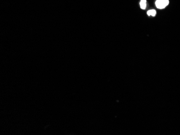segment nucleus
Listing matches in <instances>:
<instances>
[{"label": "nucleus", "instance_id": "1", "mask_svg": "<svg viewBox=\"0 0 180 135\" xmlns=\"http://www.w3.org/2000/svg\"><path fill=\"white\" fill-rule=\"evenodd\" d=\"M169 0H156L155 5L158 9H163L169 5Z\"/></svg>", "mask_w": 180, "mask_h": 135}, {"label": "nucleus", "instance_id": "2", "mask_svg": "<svg viewBox=\"0 0 180 135\" xmlns=\"http://www.w3.org/2000/svg\"><path fill=\"white\" fill-rule=\"evenodd\" d=\"M147 1L146 0H141L140 2V8L144 10L146 8Z\"/></svg>", "mask_w": 180, "mask_h": 135}, {"label": "nucleus", "instance_id": "3", "mask_svg": "<svg viewBox=\"0 0 180 135\" xmlns=\"http://www.w3.org/2000/svg\"><path fill=\"white\" fill-rule=\"evenodd\" d=\"M148 16H155L156 14V12L155 10L151 9L148 10L147 12Z\"/></svg>", "mask_w": 180, "mask_h": 135}]
</instances>
